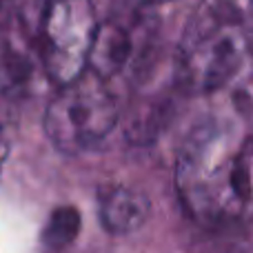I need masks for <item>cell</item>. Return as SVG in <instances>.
<instances>
[{
	"label": "cell",
	"mask_w": 253,
	"mask_h": 253,
	"mask_svg": "<svg viewBox=\"0 0 253 253\" xmlns=\"http://www.w3.org/2000/svg\"><path fill=\"white\" fill-rule=\"evenodd\" d=\"M180 74L198 91L220 89L240 71L247 58V38L236 18L205 13L182 36Z\"/></svg>",
	"instance_id": "4"
},
{
	"label": "cell",
	"mask_w": 253,
	"mask_h": 253,
	"mask_svg": "<svg viewBox=\"0 0 253 253\" xmlns=\"http://www.w3.org/2000/svg\"><path fill=\"white\" fill-rule=\"evenodd\" d=\"M131 51H133L131 31L123 22H100L96 29V36H93L91 51H89L87 71L100 76L102 80L114 78L129 65Z\"/></svg>",
	"instance_id": "6"
},
{
	"label": "cell",
	"mask_w": 253,
	"mask_h": 253,
	"mask_svg": "<svg viewBox=\"0 0 253 253\" xmlns=\"http://www.w3.org/2000/svg\"><path fill=\"white\" fill-rule=\"evenodd\" d=\"M100 22L91 0H49L38 25V51L49 78L62 84L87 71Z\"/></svg>",
	"instance_id": "3"
},
{
	"label": "cell",
	"mask_w": 253,
	"mask_h": 253,
	"mask_svg": "<svg viewBox=\"0 0 253 253\" xmlns=\"http://www.w3.org/2000/svg\"><path fill=\"white\" fill-rule=\"evenodd\" d=\"M120 120V107L107 80L84 71L62 84L44 109V133L56 149L83 153L111 135Z\"/></svg>",
	"instance_id": "2"
},
{
	"label": "cell",
	"mask_w": 253,
	"mask_h": 253,
	"mask_svg": "<svg viewBox=\"0 0 253 253\" xmlns=\"http://www.w3.org/2000/svg\"><path fill=\"white\" fill-rule=\"evenodd\" d=\"M0 160H2V142H0Z\"/></svg>",
	"instance_id": "8"
},
{
	"label": "cell",
	"mask_w": 253,
	"mask_h": 253,
	"mask_svg": "<svg viewBox=\"0 0 253 253\" xmlns=\"http://www.w3.org/2000/svg\"><path fill=\"white\" fill-rule=\"evenodd\" d=\"M175 184L189 215L207 224L253 215V140L229 120L209 118L182 142Z\"/></svg>",
	"instance_id": "1"
},
{
	"label": "cell",
	"mask_w": 253,
	"mask_h": 253,
	"mask_svg": "<svg viewBox=\"0 0 253 253\" xmlns=\"http://www.w3.org/2000/svg\"><path fill=\"white\" fill-rule=\"evenodd\" d=\"M98 218L109 236H131L151 218V200L126 184H102L98 189Z\"/></svg>",
	"instance_id": "5"
},
{
	"label": "cell",
	"mask_w": 253,
	"mask_h": 253,
	"mask_svg": "<svg viewBox=\"0 0 253 253\" xmlns=\"http://www.w3.org/2000/svg\"><path fill=\"white\" fill-rule=\"evenodd\" d=\"M83 215L74 205H60L49 213L40 233V245L49 253H60L69 249L80 236Z\"/></svg>",
	"instance_id": "7"
}]
</instances>
